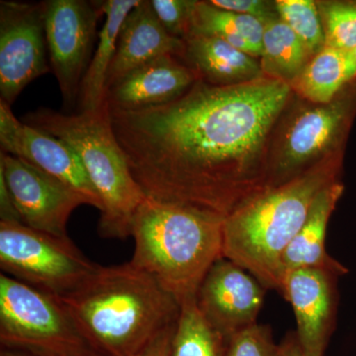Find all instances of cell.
<instances>
[{
    "label": "cell",
    "mask_w": 356,
    "mask_h": 356,
    "mask_svg": "<svg viewBox=\"0 0 356 356\" xmlns=\"http://www.w3.org/2000/svg\"><path fill=\"white\" fill-rule=\"evenodd\" d=\"M293 91L266 76L202 79L175 102L110 109L115 137L147 198L225 220L268 188L274 128Z\"/></svg>",
    "instance_id": "obj_1"
},
{
    "label": "cell",
    "mask_w": 356,
    "mask_h": 356,
    "mask_svg": "<svg viewBox=\"0 0 356 356\" xmlns=\"http://www.w3.org/2000/svg\"><path fill=\"white\" fill-rule=\"evenodd\" d=\"M89 348L103 356H136L175 324L180 305L130 261L98 266L74 291L57 297Z\"/></svg>",
    "instance_id": "obj_2"
},
{
    "label": "cell",
    "mask_w": 356,
    "mask_h": 356,
    "mask_svg": "<svg viewBox=\"0 0 356 356\" xmlns=\"http://www.w3.org/2000/svg\"><path fill=\"white\" fill-rule=\"evenodd\" d=\"M344 149L297 177L250 198L224 220L222 254L254 276L266 290L282 286V257L323 189L341 177Z\"/></svg>",
    "instance_id": "obj_3"
},
{
    "label": "cell",
    "mask_w": 356,
    "mask_h": 356,
    "mask_svg": "<svg viewBox=\"0 0 356 356\" xmlns=\"http://www.w3.org/2000/svg\"><path fill=\"white\" fill-rule=\"evenodd\" d=\"M221 218L147 198L133 218L130 262L149 273L179 305L199 287L222 254Z\"/></svg>",
    "instance_id": "obj_4"
},
{
    "label": "cell",
    "mask_w": 356,
    "mask_h": 356,
    "mask_svg": "<svg viewBox=\"0 0 356 356\" xmlns=\"http://www.w3.org/2000/svg\"><path fill=\"white\" fill-rule=\"evenodd\" d=\"M23 122L64 140L81 159L102 201L99 236L106 238L131 236L134 215L147 196L134 179L115 137L108 102L96 111L74 115L40 108L26 114Z\"/></svg>",
    "instance_id": "obj_5"
},
{
    "label": "cell",
    "mask_w": 356,
    "mask_h": 356,
    "mask_svg": "<svg viewBox=\"0 0 356 356\" xmlns=\"http://www.w3.org/2000/svg\"><path fill=\"white\" fill-rule=\"evenodd\" d=\"M0 343L37 356H72L89 348L57 297L2 273Z\"/></svg>",
    "instance_id": "obj_6"
},
{
    "label": "cell",
    "mask_w": 356,
    "mask_h": 356,
    "mask_svg": "<svg viewBox=\"0 0 356 356\" xmlns=\"http://www.w3.org/2000/svg\"><path fill=\"white\" fill-rule=\"evenodd\" d=\"M98 266L70 238L0 221V268L14 280L62 297L81 286Z\"/></svg>",
    "instance_id": "obj_7"
},
{
    "label": "cell",
    "mask_w": 356,
    "mask_h": 356,
    "mask_svg": "<svg viewBox=\"0 0 356 356\" xmlns=\"http://www.w3.org/2000/svg\"><path fill=\"white\" fill-rule=\"evenodd\" d=\"M356 81L327 104L293 117L269 158L268 188L284 184L334 152L346 149L356 115Z\"/></svg>",
    "instance_id": "obj_8"
},
{
    "label": "cell",
    "mask_w": 356,
    "mask_h": 356,
    "mask_svg": "<svg viewBox=\"0 0 356 356\" xmlns=\"http://www.w3.org/2000/svg\"><path fill=\"white\" fill-rule=\"evenodd\" d=\"M44 23L49 60L65 106L79 99L81 81L88 70L97 37L102 1H44Z\"/></svg>",
    "instance_id": "obj_9"
},
{
    "label": "cell",
    "mask_w": 356,
    "mask_h": 356,
    "mask_svg": "<svg viewBox=\"0 0 356 356\" xmlns=\"http://www.w3.org/2000/svg\"><path fill=\"white\" fill-rule=\"evenodd\" d=\"M44 4L0 2V102L11 106L23 89L50 72Z\"/></svg>",
    "instance_id": "obj_10"
},
{
    "label": "cell",
    "mask_w": 356,
    "mask_h": 356,
    "mask_svg": "<svg viewBox=\"0 0 356 356\" xmlns=\"http://www.w3.org/2000/svg\"><path fill=\"white\" fill-rule=\"evenodd\" d=\"M0 173L23 224L58 238H69L67 225L70 215L79 206L88 204L81 193L24 159L2 152Z\"/></svg>",
    "instance_id": "obj_11"
},
{
    "label": "cell",
    "mask_w": 356,
    "mask_h": 356,
    "mask_svg": "<svg viewBox=\"0 0 356 356\" xmlns=\"http://www.w3.org/2000/svg\"><path fill=\"white\" fill-rule=\"evenodd\" d=\"M266 291L254 276L222 257L206 274L196 303L208 323L228 341L257 324Z\"/></svg>",
    "instance_id": "obj_12"
},
{
    "label": "cell",
    "mask_w": 356,
    "mask_h": 356,
    "mask_svg": "<svg viewBox=\"0 0 356 356\" xmlns=\"http://www.w3.org/2000/svg\"><path fill=\"white\" fill-rule=\"evenodd\" d=\"M0 145L2 153L50 173L81 193L88 205L102 211L99 196L76 152L64 140L18 120L3 102H0Z\"/></svg>",
    "instance_id": "obj_13"
},
{
    "label": "cell",
    "mask_w": 356,
    "mask_h": 356,
    "mask_svg": "<svg viewBox=\"0 0 356 356\" xmlns=\"http://www.w3.org/2000/svg\"><path fill=\"white\" fill-rule=\"evenodd\" d=\"M341 275L318 268H301L285 273L280 294L289 302L296 334L304 356H325L336 329Z\"/></svg>",
    "instance_id": "obj_14"
},
{
    "label": "cell",
    "mask_w": 356,
    "mask_h": 356,
    "mask_svg": "<svg viewBox=\"0 0 356 356\" xmlns=\"http://www.w3.org/2000/svg\"><path fill=\"white\" fill-rule=\"evenodd\" d=\"M199 79L197 70L173 56L154 58L107 90L110 109L139 110L175 102Z\"/></svg>",
    "instance_id": "obj_15"
},
{
    "label": "cell",
    "mask_w": 356,
    "mask_h": 356,
    "mask_svg": "<svg viewBox=\"0 0 356 356\" xmlns=\"http://www.w3.org/2000/svg\"><path fill=\"white\" fill-rule=\"evenodd\" d=\"M184 54V40L170 36L156 17L151 1L140 0L122 25L108 72L107 90L129 72L154 58L173 56L182 60Z\"/></svg>",
    "instance_id": "obj_16"
},
{
    "label": "cell",
    "mask_w": 356,
    "mask_h": 356,
    "mask_svg": "<svg viewBox=\"0 0 356 356\" xmlns=\"http://www.w3.org/2000/svg\"><path fill=\"white\" fill-rule=\"evenodd\" d=\"M343 192L344 184L337 180L318 194L305 222L283 254V277L285 273L301 268L325 269L341 276L348 274V268L325 250L327 225Z\"/></svg>",
    "instance_id": "obj_17"
},
{
    "label": "cell",
    "mask_w": 356,
    "mask_h": 356,
    "mask_svg": "<svg viewBox=\"0 0 356 356\" xmlns=\"http://www.w3.org/2000/svg\"><path fill=\"white\" fill-rule=\"evenodd\" d=\"M182 60L197 70L201 79L214 86H233L264 76L261 60L208 35H189Z\"/></svg>",
    "instance_id": "obj_18"
},
{
    "label": "cell",
    "mask_w": 356,
    "mask_h": 356,
    "mask_svg": "<svg viewBox=\"0 0 356 356\" xmlns=\"http://www.w3.org/2000/svg\"><path fill=\"white\" fill-rule=\"evenodd\" d=\"M140 0L102 1L104 23L98 33V43L79 90L81 111H96L107 102V79L116 51L122 25Z\"/></svg>",
    "instance_id": "obj_19"
},
{
    "label": "cell",
    "mask_w": 356,
    "mask_h": 356,
    "mask_svg": "<svg viewBox=\"0 0 356 356\" xmlns=\"http://www.w3.org/2000/svg\"><path fill=\"white\" fill-rule=\"evenodd\" d=\"M355 81L351 51L325 46L309 60L290 88L312 104H327Z\"/></svg>",
    "instance_id": "obj_20"
},
{
    "label": "cell",
    "mask_w": 356,
    "mask_h": 356,
    "mask_svg": "<svg viewBox=\"0 0 356 356\" xmlns=\"http://www.w3.org/2000/svg\"><path fill=\"white\" fill-rule=\"evenodd\" d=\"M264 25V21L254 16L222 10L209 1H196L189 35L217 37L259 58L262 56Z\"/></svg>",
    "instance_id": "obj_21"
},
{
    "label": "cell",
    "mask_w": 356,
    "mask_h": 356,
    "mask_svg": "<svg viewBox=\"0 0 356 356\" xmlns=\"http://www.w3.org/2000/svg\"><path fill=\"white\" fill-rule=\"evenodd\" d=\"M312 58L302 40L280 16L267 21L262 40L264 76L291 84Z\"/></svg>",
    "instance_id": "obj_22"
},
{
    "label": "cell",
    "mask_w": 356,
    "mask_h": 356,
    "mask_svg": "<svg viewBox=\"0 0 356 356\" xmlns=\"http://www.w3.org/2000/svg\"><path fill=\"white\" fill-rule=\"evenodd\" d=\"M228 341L208 323L196 299L180 305L172 341V356H225Z\"/></svg>",
    "instance_id": "obj_23"
},
{
    "label": "cell",
    "mask_w": 356,
    "mask_h": 356,
    "mask_svg": "<svg viewBox=\"0 0 356 356\" xmlns=\"http://www.w3.org/2000/svg\"><path fill=\"white\" fill-rule=\"evenodd\" d=\"M278 16L302 40L312 58L325 47V33L318 4L312 0H277Z\"/></svg>",
    "instance_id": "obj_24"
},
{
    "label": "cell",
    "mask_w": 356,
    "mask_h": 356,
    "mask_svg": "<svg viewBox=\"0 0 356 356\" xmlns=\"http://www.w3.org/2000/svg\"><path fill=\"white\" fill-rule=\"evenodd\" d=\"M325 46L351 51L356 48V1L318 2Z\"/></svg>",
    "instance_id": "obj_25"
},
{
    "label": "cell",
    "mask_w": 356,
    "mask_h": 356,
    "mask_svg": "<svg viewBox=\"0 0 356 356\" xmlns=\"http://www.w3.org/2000/svg\"><path fill=\"white\" fill-rule=\"evenodd\" d=\"M225 356H282L270 327L257 323L229 339Z\"/></svg>",
    "instance_id": "obj_26"
},
{
    "label": "cell",
    "mask_w": 356,
    "mask_h": 356,
    "mask_svg": "<svg viewBox=\"0 0 356 356\" xmlns=\"http://www.w3.org/2000/svg\"><path fill=\"white\" fill-rule=\"evenodd\" d=\"M151 4L159 22L170 36L184 40L191 34L196 1L151 0Z\"/></svg>",
    "instance_id": "obj_27"
},
{
    "label": "cell",
    "mask_w": 356,
    "mask_h": 356,
    "mask_svg": "<svg viewBox=\"0 0 356 356\" xmlns=\"http://www.w3.org/2000/svg\"><path fill=\"white\" fill-rule=\"evenodd\" d=\"M212 6L229 13L254 16L266 23L267 21L278 17L277 13H274L275 3L270 6L268 2L261 0H212Z\"/></svg>",
    "instance_id": "obj_28"
},
{
    "label": "cell",
    "mask_w": 356,
    "mask_h": 356,
    "mask_svg": "<svg viewBox=\"0 0 356 356\" xmlns=\"http://www.w3.org/2000/svg\"><path fill=\"white\" fill-rule=\"evenodd\" d=\"M175 324L159 332L136 356H172V341Z\"/></svg>",
    "instance_id": "obj_29"
},
{
    "label": "cell",
    "mask_w": 356,
    "mask_h": 356,
    "mask_svg": "<svg viewBox=\"0 0 356 356\" xmlns=\"http://www.w3.org/2000/svg\"><path fill=\"white\" fill-rule=\"evenodd\" d=\"M0 221L23 224L15 203L7 186L3 175L0 173Z\"/></svg>",
    "instance_id": "obj_30"
},
{
    "label": "cell",
    "mask_w": 356,
    "mask_h": 356,
    "mask_svg": "<svg viewBox=\"0 0 356 356\" xmlns=\"http://www.w3.org/2000/svg\"><path fill=\"white\" fill-rule=\"evenodd\" d=\"M282 356H304L295 332H289L280 343Z\"/></svg>",
    "instance_id": "obj_31"
},
{
    "label": "cell",
    "mask_w": 356,
    "mask_h": 356,
    "mask_svg": "<svg viewBox=\"0 0 356 356\" xmlns=\"http://www.w3.org/2000/svg\"><path fill=\"white\" fill-rule=\"evenodd\" d=\"M0 356H37L25 351L11 350V348H1Z\"/></svg>",
    "instance_id": "obj_32"
},
{
    "label": "cell",
    "mask_w": 356,
    "mask_h": 356,
    "mask_svg": "<svg viewBox=\"0 0 356 356\" xmlns=\"http://www.w3.org/2000/svg\"><path fill=\"white\" fill-rule=\"evenodd\" d=\"M72 356H103L99 355V353H96L95 350H93L91 348H86V350H83L79 351V353H76V355Z\"/></svg>",
    "instance_id": "obj_33"
},
{
    "label": "cell",
    "mask_w": 356,
    "mask_h": 356,
    "mask_svg": "<svg viewBox=\"0 0 356 356\" xmlns=\"http://www.w3.org/2000/svg\"><path fill=\"white\" fill-rule=\"evenodd\" d=\"M351 54H353V60H355V65H356V48L355 50L351 51Z\"/></svg>",
    "instance_id": "obj_34"
}]
</instances>
